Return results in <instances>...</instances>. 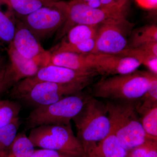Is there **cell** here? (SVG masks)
Wrapping results in <instances>:
<instances>
[{
  "instance_id": "obj_1",
  "label": "cell",
  "mask_w": 157,
  "mask_h": 157,
  "mask_svg": "<svg viewBox=\"0 0 157 157\" xmlns=\"http://www.w3.org/2000/svg\"><path fill=\"white\" fill-rule=\"evenodd\" d=\"M156 78L157 75L149 71L137 70L128 74L104 77L93 86V96L109 101H138Z\"/></svg>"
},
{
  "instance_id": "obj_2",
  "label": "cell",
  "mask_w": 157,
  "mask_h": 157,
  "mask_svg": "<svg viewBox=\"0 0 157 157\" xmlns=\"http://www.w3.org/2000/svg\"><path fill=\"white\" fill-rule=\"evenodd\" d=\"M137 101H109L105 103L111 131L128 151L148 140L136 109Z\"/></svg>"
},
{
  "instance_id": "obj_3",
  "label": "cell",
  "mask_w": 157,
  "mask_h": 157,
  "mask_svg": "<svg viewBox=\"0 0 157 157\" xmlns=\"http://www.w3.org/2000/svg\"><path fill=\"white\" fill-rule=\"evenodd\" d=\"M77 136L83 150L103 140L111 127L105 103L90 97L79 113L73 119Z\"/></svg>"
},
{
  "instance_id": "obj_4",
  "label": "cell",
  "mask_w": 157,
  "mask_h": 157,
  "mask_svg": "<svg viewBox=\"0 0 157 157\" xmlns=\"http://www.w3.org/2000/svg\"><path fill=\"white\" fill-rule=\"evenodd\" d=\"M35 147L48 149L73 157H83L84 150L71 124L44 125L32 129L28 136Z\"/></svg>"
},
{
  "instance_id": "obj_5",
  "label": "cell",
  "mask_w": 157,
  "mask_h": 157,
  "mask_svg": "<svg viewBox=\"0 0 157 157\" xmlns=\"http://www.w3.org/2000/svg\"><path fill=\"white\" fill-rule=\"evenodd\" d=\"M89 97L80 92L53 104L36 107L27 118V127L33 129L44 125L70 124L81 111Z\"/></svg>"
},
{
  "instance_id": "obj_6",
  "label": "cell",
  "mask_w": 157,
  "mask_h": 157,
  "mask_svg": "<svg viewBox=\"0 0 157 157\" xmlns=\"http://www.w3.org/2000/svg\"><path fill=\"white\" fill-rule=\"evenodd\" d=\"M68 16L67 2H53L18 19L33 34L39 42L57 32Z\"/></svg>"
},
{
  "instance_id": "obj_7",
  "label": "cell",
  "mask_w": 157,
  "mask_h": 157,
  "mask_svg": "<svg viewBox=\"0 0 157 157\" xmlns=\"http://www.w3.org/2000/svg\"><path fill=\"white\" fill-rule=\"evenodd\" d=\"M98 74L96 71H77L56 65L48 64L40 68L34 76L18 82L11 89V94L15 98L25 92L34 85L41 82L90 84L93 78Z\"/></svg>"
},
{
  "instance_id": "obj_8",
  "label": "cell",
  "mask_w": 157,
  "mask_h": 157,
  "mask_svg": "<svg viewBox=\"0 0 157 157\" xmlns=\"http://www.w3.org/2000/svg\"><path fill=\"white\" fill-rule=\"evenodd\" d=\"M67 4V18L58 31L57 39L63 38L70 29L76 25L99 26L108 21L125 17V9L120 8L96 9L78 0H72Z\"/></svg>"
},
{
  "instance_id": "obj_9",
  "label": "cell",
  "mask_w": 157,
  "mask_h": 157,
  "mask_svg": "<svg viewBox=\"0 0 157 157\" xmlns=\"http://www.w3.org/2000/svg\"><path fill=\"white\" fill-rule=\"evenodd\" d=\"M89 83L61 84L51 82L36 83L15 98L36 107L53 104L67 96L81 92Z\"/></svg>"
},
{
  "instance_id": "obj_10",
  "label": "cell",
  "mask_w": 157,
  "mask_h": 157,
  "mask_svg": "<svg viewBox=\"0 0 157 157\" xmlns=\"http://www.w3.org/2000/svg\"><path fill=\"white\" fill-rule=\"evenodd\" d=\"M131 25L125 17L99 25L94 47L90 54H117L128 48L127 34Z\"/></svg>"
},
{
  "instance_id": "obj_11",
  "label": "cell",
  "mask_w": 157,
  "mask_h": 157,
  "mask_svg": "<svg viewBox=\"0 0 157 157\" xmlns=\"http://www.w3.org/2000/svg\"><path fill=\"white\" fill-rule=\"evenodd\" d=\"M9 63L6 64L2 85V94L19 82L34 76L40 68L50 63V59H29L19 54L9 44Z\"/></svg>"
},
{
  "instance_id": "obj_12",
  "label": "cell",
  "mask_w": 157,
  "mask_h": 157,
  "mask_svg": "<svg viewBox=\"0 0 157 157\" xmlns=\"http://www.w3.org/2000/svg\"><path fill=\"white\" fill-rule=\"evenodd\" d=\"M86 59L92 70L106 76L133 73L142 65L138 59L118 54H90Z\"/></svg>"
},
{
  "instance_id": "obj_13",
  "label": "cell",
  "mask_w": 157,
  "mask_h": 157,
  "mask_svg": "<svg viewBox=\"0 0 157 157\" xmlns=\"http://www.w3.org/2000/svg\"><path fill=\"white\" fill-rule=\"evenodd\" d=\"M11 44L19 54L29 59H49V51L45 50L33 34L18 19Z\"/></svg>"
},
{
  "instance_id": "obj_14",
  "label": "cell",
  "mask_w": 157,
  "mask_h": 157,
  "mask_svg": "<svg viewBox=\"0 0 157 157\" xmlns=\"http://www.w3.org/2000/svg\"><path fill=\"white\" fill-rule=\"evenodd\" d=\"M128 152L111 131L103 140L85 150L83 157H127Z\"/></svg>"
},
{
  "instance_id": "obj_15",
  "label": "cell",
  "mask_w": 157,
  "mask_h": 157,
  "mask_svg": "<svg viewBox=\"0 0 157 157\" xmlns=\"http://www.w3.org/2000/svg\"><path fill=\"white\" fill-rule=\"evenodd\" d=\"M99 26L79 25L72 28L63 37L61 42L52 48L51 53L59 52L64 48L80 44L94 38Z\"/></svg>"
},
{
  "instance_id": "obj_16",
  "label": "cell",
  "mask_w": 157,
  "mask_h": 157,
  "mask_svg": "<svg viewBox=\"0 0 157 157\" xmlns=\"http://www.w3.org/2000/svg\"><path fill=\"white\" fill-rule=\"evenodd\" d=\"M17 20L7 0H0V42L10 44L14 38Z\"/></svg>"
},
{
  "instance_id": "obj_17",
  "label": "cell",
  "mask_w": 157,
  "mask_h": 157,
  "mask_svg": "<svg viewBox=\"0 0 157 157\" xmlns=\"http://www.w3.org/2000/svg\"><path fill=\"white\" fill-rule=\"evenodd\" d=\"M49 64L56 65L77 71H95L92 70L88 63L86 55L75 52H61L51 53Z\"/></svg>"
},
{
  "instance_id": "obj_18",
  "label": "cell",
  "mask_w": 157,
  "mask_h": 157,
  "mask_svg": "<svg viewBox=\"0 0 157 157\" xmlns=\"http://www.w3.org/2000/svg\"><path fill=\"white\" fill-rule=\"evenodd\" d=\"M33 144L25 133H17L14 141L2 157H30L35 151Z\"/></svg>"
},
{
  "instance_id": "obj_19",
  "label": "cell",
  "mask_w": 157,
  "mask_h": 157,
  "mask_svg": "<svg viewBox=\"0 0 157 157\" xmlns=\"http://www.w3.org/2000/svg\"><path fill=\"white\" fill-rule=\"evenodd\" d=\"M17 18L31 14L42 6L53 2L45 0H7Z\"/></svg>"
},
{
  "instance_id": "obj_20",
  "label": "cell",
  "mask_w": 157,
  "mask_h": 157,
  "mask_svg": "<svg viewBox=\"0 0 157 157\" xmlns=\"http://www.w3.org/2000/svg\"><path fill=\"white\" fill-rule=\"evenodd\" d=\"M20 123L19 117L10 123L0 128V157L6 154L17 134Z\"/></svg>"
},
{
  "instance_id": "obj_21",
  "label": "cell",
  "mask_w": 157,
  "mask_h": 157,
  "mask_svg": "<svg viewBox=\"0 0 157 157\" xmlns=\"http://www.w3.org/2000/svg\"><path fill=\"white\" fill-rule=\"evenodd\" d=\"M152 42H157V26L155 25H146L136 31L128 48H137Z\"/></svg>"
},
{
  "instance_id": "obj_22",
  "label": "cell",
  "mask_w": 157,
  "mask_h": 157,
  "mask_svg": "<svg viewBox=\"0 0 157 157\" xmlns=\"http://www.w3.org/2000/svg\"><path fill=\"white\" fill-rule=\"evenodd\" d=\"M141 124L147 140L157 141V106L144 112Z\"/></svg>"
},
{
  "instance_id": "obj_23",
  "label": "cell",
  "mask_w": 157,
  "mask_h": 157,
  "mask_svg": "<svg viewBox=\"0 0 157 157\" xmlns=\"http://www.w3.org/2000/svg\"><path fill=\"white\" fill-rule=\"evenodd\" d=\"M21 106L17 102L0 99V128L18 117Z\"/></svg>"
},
{
  "instance_id": "obj_24",
  "label": "cell",
  "mask_w": 157,
  "mask_h": 157,
  "mask_svg": "<svg viewBox=\"0 0 157 157\" xmlns=\"http://www.w3.org/2000/svg\"><path fill=\"white\" fill-rule=\"evenodd\" d=\"M139 100L141 102H137L136 109L140 115L147 109L157 106V78L152 82L146 93Z\"/></svg>"
},
{
  "instance_id": "obj_25",
  "label": "cell",
  "mask_w": 157,
  "mask_h": 157,
  "mask_svg": "<svg viewBox=\"0 0 157 157\" xmlns=\"http://www.w3.org/2000/svg\"><path fill=\"white\" fill-rule=\"evenodd\" d=\"M127 157H157V141L147 140L129 151Z\"/></svg>"
},
{
  "instance_id": "obj_26",
  "label": "cell",
  "mask_w": 157,
  "mask_h": 157,
  "mask_svg": "<svg viewBox=\"0 0 157 157\" xmlns=\"http://www.w3.org/2000/svg\"><path fill=\"white\" fill-rule=\"evenodd\" d=\"M92 8L100 9H113L121 8L115 0H78Z\"/></svg>"
},
{
  "instance_id": "obj_27",
  "label": "cell",
  "mask_w": 157,
  "mask_h": 157,
  "mask_svg": "<svg viewBox=\"0 0 157 157\" xmlns=\"http://www.w3.org/2000/svg\"><path fill=\"white\" fill-rule=\"evenodd\" d=\"M30 157H73L59 152L58 151L41 148L35 150L33 153Z\"/></svg>"
},
{
  "instance_id": "obj_28",
  "label": "cell",
  "mask_w": 157,
  "mask_h": 157,
  "mask_svg": "<svg viewBox=\"0 0 157 157\" xmlns=\"http://www.w3.org/2000/svg\"><path fill=\"white\" fill-rule=\"evenodd\" d=\"M149 70V71L155 75H157V56H149L142 62Z\"/></svg>"
},
{
  "instance_id": "obj_29",
  "label": "cell",
  "mask_w": 157,
  "mask_h": 157,
  "mask_svg": "<svg viewBox=\"0 0 157 157\" xmlns=\"http://www.w3.org/2000/svg\"><path fill=\"white\" fill-rule=\"evenodd\" d=\"M141 8L147 10H156L157 0H135Z\"/></svg>"
},
{
  "instance_id": "obj_30",
  "label": "cell",
  "mask_w": 157,
  "mask_h": 157,
  "mask_svg": "<svg viewBox=\"0 0 157 157\" xmlns=\"http://www.w3.org/2000/svg\"><path fill=\"white\" fill-rule=\"evenodd\" d=\"M6 67L3 69L0 72V95L2 94V81L3 77H4V73H5Z\"/></svg>"
},
{
  "instance_id": "obj_31",
  "label": "cell",
  "mask_w": 157,
  "mask_h": 157,
  "mask_svg": "<svg viewBox=\"0 0 157 157\" xmlns=\"http://www.w3.org/2000/svg\"><path fill=\"white\" fill-rule=\"evenodd\" d=\"M6 65L5 59L4 58L1 57H0V72L2 70L5 68Z\"/></svg>"
},
{
  "instance_id": "obj_32",
  "label": "cell",
  "mask_w": 157,
  "mask_h": 157,
  "mask_svg": "<svg viewBox=\"0 0 157 157\" xmlns=\"http://www.w3.org/2000/svg\"><path fill=\"white\" fill-rule=\"evenodd\" d=\"M128 1V0H121L120 4V6L121 8L125 9Z\"/></svg>"
},
{
  "instance_id": "obj_33",
  "label": "cell",
  "mask_w": 157,
  "mask_h": 157,
  "mask_svg": "<svg viewBox=\"0 0 157 157\" xmlns=\"http://www.w3.org/2000/svg\"><path fill=\"white\" fill-rule=\"evenodd\" d=\"M47 1H49L50 2H60V1H63L62 0H47Z\"/></svg>"
},
{
  "instance_id": "obj_34",
  "label": "cell",
  "mask_w": 157,
  "mask_h": 157,
  "mask_svg": "<svg viewBox=\"0 0 157 157\" xmlns=\"http://www.w3.org/2000/svg\"><path fill=\"white\" fill-rule=\"evenodd\" d=\"M115 2H116V3H117V5H118V6H119L120 7V4L121 0H115ZM122 9H123V8H122Z\"/></svg>"
},
{
  "instance_id": "obj_35",
  "label": "cell",
  "mask_w": 157,
  "mask_h": 157,
  "mask_svg": "<svg viewBox=\"0 0 157 157\" xmlns=\"http://www.w3.org/2000/svg\"><path fill=\"white\" fill-rule=\"evenodd\" d=\"M45 1H47V0H45ZM48 2H49V1H48Z\"/></svg>"
},
{
  "instance_id": "obj_36",
  "label": "cell",
  "mask_w": 157,
  "mask_h": 157,
  "mask_svg": "<svg viewBox=\"0 0 157 157\" xmlns=\"http://www.w3.org/2000/svg\"><path fill=\"white\" fill-rule=\"evenodd\" d=\"M1 57V56H0V57Z\"/></svg>"
}]
</instances>
